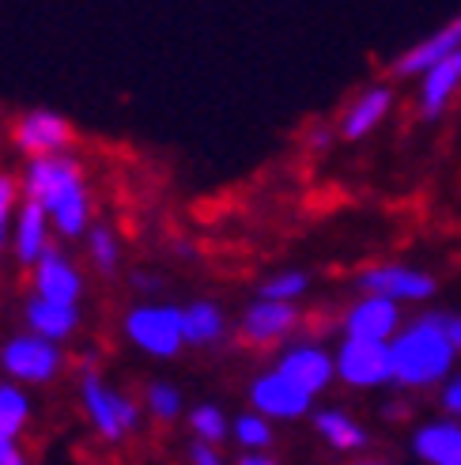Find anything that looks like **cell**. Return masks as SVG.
Listing matches in <instances>:
<instances>
[{
  "instance_id": "cell-21",
  "label": "cell",
  "mask_w": 461,
  "mask_h": 465,
  "mask_svg": "<svg viewBox=\"0 0 461 465\" xmlns=\"http://www.w3.org/2000/svg\"><path fill=\"white\" fill-rule=\"evenodd\" d=\"M314 428H318V435L326 439L333 450H340V454L363 450V447H367V431L352 420V416H344L340 409H321V412H314Z\"/></svg>"
},
{
  "instance_id": "cell-22",
  "label": "cell",
  "mask_w": 461,
  "mask_h": 465,
  "mask_svg": "<svg viewBox=\"0 0 461 465\" xmlns=\"http://www.w3.org/2000/svg\"><path fill=\"white\" fill-rule=\"evenodd\" d=\"M50 223H57V231L64 239H80L83 231H91L87 223H91V197H87V185L83 190H73L68 197H61L50 213Z\"/></svg>"
},
{
  "instance_id": "cell-25",
  "label": "cell",
  "mask_w": 461,
  "mask_h": 465,
  "mask_svg": "<svg viewBox=\"0 0 461 465\" xmlns=\"http://www.w3.org/2000/svg\"><path fill=\"white\" fill-rule=\"evenodd\" d=\"M307 288H310V276L299 272V269H288V272L269 276V281L261 284V292H258V299H265V303H295Z\"/></svg>"
},
{
  "instance_id": "cell-13",
  "label": "cell",
  "mask_w": 461,
  "mask_h": 465,
  "mask_svg": "<svg viewBox=\"0 0 461 465\" xmlns=\"http://www.w3.org/2000/svg\"><path fill=\"white\" fill-rule=\"evenodd\" d=\"M276 375H284L288 382H295L299 390H307L314 398V393H321L333 382L337 363H333V356L326 352V348L295 344V348H288V352L280 356V363H276Z\"/></svg>"
},
{
  "instance_id": "cell-12",
  "label": "cell",
  "mask_w": 461,
  "mask_h": 465,
  "mask_svg": "<svg viewBox=\"0 0 461 465\" xmlns=\"http://www.w3.org/2000/svg\"><path fill=\"white\" fill-rule=\"evenodd\" d=\"M34 295L45 299V303H57V307H76L80 295H83V281L76 265L64 258L57 246H50L42 253V262L34 265Z\"/></svg>"
},
{
  "instance_id": "cell-18",
  "label": "cell",
  "mask_w": 461,
  "mask_h": 465,
  "mask_svg": "<svg viewBox=\"0 0 461 465\" xmlns=\"http://www.w3.org/2000/svg\"><path fill=\"white\" fill-rule=\"evenodd\" d=\"M23 318H27L31 333L50 341V344H61L68 341L76 330H80V311L76 307H57V303H45V299H27V307H23Z\"/></svg>"
},
{
  "instance_id": "cell-3",
  "label": "cell",
  "mask_w": 461,
  "mask_h": 465,
  "mask_svg": "<svg viewBox=\"0 0 461 465\" xmlns=\"http://www.w3.org/2000/svg\"><path fill=\"white\" fill-rule=\"evenodd\" d=\"M125 337L155 360H171L181 352V307L167 303H141L125 314Z\"/></svg>"
},
{
  "instance_id": "cell-19",
  "label": "cell",
  "mask_w": 461,
  "mask_h": 465,
  "mask_svg": "<svg viewBox=\"0 0 461 465\" xmlns=\"http://www.w3.org/2000/svg\"><path fill=\"white\" fill-rule=\"evenodd\" d=\"M461 87V50L450 54L446 61H439L424 76V87H420V118H439L446 110V103L454 99V91Z\"/></svg>"
},
{
  "instance_id": "cell-32",
  "label": "cell",
  "mask_w": 461,
  "mask_h": 465,
  "mask_svg": "<svg viewBox=\"0 0 461 465\" xmlns=\"http://www.w3.org/2000/svg\"><path fill=\"white\" fill-rule=\"evenodd\" d=\"M446 337H450V344L461 352V314H450L446 318Z\"/></svg>"
},
{
  "instance_id": "cell-6",
  "label": "cell",
  "mask_w": 461,
  "mask_h": 465,
  "mask_svg": "<svg viewBox=\"0 0 461 465\" xmlns=\"http://www.w3.org/2000/svg\"><path fill=\"white\" fill-rule=\"evenodd\" d=\"M73 136L76 133H73V125H68V118H61V114H54V110H27V114H19L15 125H12L15 148L31 163L64 155V148L73 144Z\"/></svg>"
},
{
  "instance_id": "cell-4",
  "label": "cell",
  "mask_w": 461,
  "mask_h": 465,
  "mask_svg": "<svg viewBox=\"0 0 461 465\" xmlns=\"http://www.w3.org/2000/svg\"><path fill=\"white\" fill-rule=\"evenodd\" d=\"M0 367L12 382H50L61 375L64 356H61V344H50L34 333H19L8 337L5 348H0Z\"/></svg>"
},
{
  "instance_id": "cell-14",
  "label": "cell",
  "mask_w": 461,
  "mask_h": 465,
  "mask_svg": "<svg viewBox=\"0 0 461 465\" xmlns=\"http://www.w3.org/2000/svg\"><path fill=\"white\" fill-rule=\"evenodd\" d=\"M457 50H461V15L450 19L446 27H439L435 35H427L424 42H417L408 54H401L394 64H389V76H420V73L427 76L435 64L446 61Z\"/></svg>"
},
{
  "instance_id": "cell-36",
  "label": "cell",
  "mask_w": 461,
  "mask_h": 465,
  "mask_svg": "<svg viewBox=\"0 0 461 465\" xmlns=\"http://www.w3.org/2000/svg\"><path fill=\"white\" fill-rule=\"evenodd\" d=\"M5 235H8V227H0V246H5Z\"/></svg>"
},
{
  "instance_id": "cell-16",
  "label": "cell",
  "mask_w": 461,
  "mask_h": 465,
  "mask_svg": "<svg viewBox=\"0 0 461 465\" xmlns=\"http://www.w3.org/2000/svg\"><path fill=\"white\" fill-rule=\"evenodd\" d=\"M389 106H394V91H389L386 84L367 87L363 95H356V103L344 110V118L337 125V136L340 141H363L367 133H375V125H382Z\"/></svg>"
},
{
  "instance_id": "cell-15",
  "label": "cell",
  "mask_w": 461,
  "mask_h": 465,
  "mask_svg": "<svg viewBox=\"0 0 461 465\" xmlns=\"http://www.w3.org/2000/svg\"><path fill=\"white\" fill-rule=\"evenodd\" d=\"M12 246H15V258L19 265H38L42 253L50 250V216L42 213L34 201H19V213L12 220Z\"/></svg>"
},
{
  "instance_id": "cell-34",
  "label": "cell",
  "mask_w": 461,
  "mask_h": 465,
  "mask_svg": "<svg viewBox=\"0 0 461 465\" xmlns=\"http://www.w3.org/2000/svg\"><path fill=\"white\" fill-rule=\"evenodd\" d=\"M329 144V129H310V148H326Z\"/></svg>"
},
{
  "instance_id": "cell-37",
  "label": "cell",
  "mask_w": 461,
  "mask_h": 465,
  "mask_svg": "<svg viewBox=\"0 0 461 465\" xmlns=\"http://www.w3.org/2000/svg\"><path fill=\"white\" fill-rule=\"evenodd\" d=\"M359 465H386V461H359Z\"/></svg>"
},
{
  "instance_id": "cell-5",
  "label": "cell",
  "mask_w": 461,
  "mask_h": 465,
  "mask_svg": "<svg viewBox=\"0 0 461 465\" xmlns=\"http://www.w3.org/2000/svg\"><path fill=\"white\" fill-rule=\"evenodd\" d=\"M19 190H23V201H34L42 213H50L61 197H68L73 190H83V167L73 155L34 159L27 174H23Z\"/></svg>"
},
{
  "instance_id": "cell-33",
  "label": "cell",
  "mask_w": 461,
  "mask_h": 465,
  "mask_svg": "<svg viewBox=\"0 0 461 465\" xmlns=\"http://www.w3.org/2000/svg\"><path fill=\"white\" fill-rule=\"evenodd\" d=\"M239 465H280L276 458H269V454H242V461Z\"/></svg>"
},
{
  "instance_id": "cell-10",
  "label": "cell",
  "mask_w": 461,
  "mask_h": 465,
  "mask_svg": "<svg viewBox=\"0 0 461 465\" xmlns=\"http://www.w3.org/2000/svg\"><path fill=\"white\" fill-rule=\"evenodd\" d=\"M299 330V307L295 303H250L242 322H239V341L246 348H265V344H276Z\"/></svg>"
},
{
  "instance_id": "cell-9",
  "label": "cell",
  "mask_w": 461,
  "mask_h": 465,
  "mask_svg": "<svg viewBox=\"0 0 461 465\" xmlns=\"http://www.w3.org/2000/svg\"><path fill=\"white\" fill-rule=\"evenodd\" d=\"M401 333V307L378 295H363L344 314V337L367 344H389Z\"/></svg>"
},
{
  "instance_id": "cell-26",
  "label": "cell",
  "mask_w": 461,
  "mask_h": 465,
  "mask_svg": "<svg viewBox=\"0 0 461 465\" xmlns=\"http://www.w3.org/2000/svg\"><path fill=\"white\" fill-rule=\"evenodd\" d=\"M230 431H235V439L246 447V454H265V447L272 443V428H269L265 416H258V412H242V416H235Z\"/></svg>"
},
{
  "instance_id": "cell-35",
  "label": "cell",
  "mask_w": 461,
  "mask_h": 465,
  "mask_svg": "<svg viewBox=\"0 0 461 465\" xmlns=\"http://www.w3.org/2000/svg\"><path fill=\"white\" fill-rule=\"evenodd\" d=\"M132 281H136V288H141V292H155V288H159V281H155V276H144V272H136Z\"/></svg>"
},
{
  "instance_id": "cell-31",
  "label": "cell",
  "mask_w": 461,
  "mask_h": 465,
  "mask_svg": "<svg viewBox=\"0 0 461 465\" xmlns=\"http://www.w3.org/2000/svg\"><path fill=\"white\" fill-rule=\"evenodd\" d=\"M0 465H27V454L12 439H0Z\"/></svg>"
},
{
  "instance_id": "cell-20",
  "label": "cell",
  "mask_w": 461,
  "mask_h": 465,
  "mask_svg": "<svg viewBox=\"0 0 461 465\" xmlns=\"http://www.w3.org/2000/svg\"><path fill=\"white\" fill-rule=\"evenodd\" d=\"M223 330H227V318L216 303H209V299H197V303L181 307V337H186V344L209 348L223 337Z\"/></svg>"
},
{
  "instance_id": "cell-30",
  "label": "cell",
  "mask_w": 461,
  "mask_h": 465,
  "mask_svg": "<svg viewBox=\"0 0 461 465\" xmlns=\"http://www.w3.org/2000/svg\"><path fill=\"white\" fill-rule=\"evenodd\" d=\"M443 409L450 416H461V375H454L446 386H443Z\"/></svg>"
},
{
  "instance_id": "cell-27",
  "label": "cell",
  "mask_w": 461,
  "mask_h": 465,
  "mask_svg": "<svg viewBox=\"0 0 461 465\" xmlns=\"http://www.w3.org/2000/svg\"><path fill=\"white\" fill-rule=\"evenodd\" d=\"M190 428L197 435V443L216 447V443H223V439H227V416L216 405H197L190 412Z\"/></svg>"
},
{
  "instance_id": "cell-2",
  "label": "cell",
  "mask_w": 461,
  "mask_h": 465,
  "mask_svg": "<svg viewBox=\"0 0 461 465\" xmlns=\"http://www.w3.org/2000/svg\"><path fill=\"white\" fill-rule=\"evenodd\" d=\"M80 398H83L87 420L95 424V431L106 439V443H118V439H125L129 431L141 428V405H136L132 398H125V393L110 390L95 367L83 371Z\"/></svg>"
},
{
  "instance_id": "cell-28",
  "label": "cell",
  "mask_w": 461,
  "mask_h": 465,
  "mask_svg": "<svg viewBox=\"0 0 461 465\" xmlns=\"http://www.w3.org/2000/svg\"><path fill=\"white\" fill-rule=\"evenodd\" d=\"M144 405H148V412L155 416V420L171 424L174 416L181 412V393H178V386H171V382H152V386L144 390Z\"/></svg>"
},
{
  "instance_id": "cell-17",
  "label": "cell",
  "mask_w": 461,
  "mask_h": 465,
  "mask_svg": "<svg viewBox=\"0 0 461 465\" xmlns=\"http://www.w3.org/2000/svg\"><path fill=\"white\" fill-rule=\"evenodd\" d=\"M412 450L427 465H461V424L457 420H435L412 435Z\"/></svg>"
},
{
  "instance_id": "cell-23",
  "label": "cell",
  "mask_w": 461,
  "mask_h": 465,
  "mask_svg": "<svg viewBox=\"0 0 461 465\" xmlns=\"http://www.w3.org/2000/svg\"><path fill=\"white\" fill-rule=\"evenodd\" d=\"M31 420V401L15 382H0V439H19Z\"/></svg>"
},
{
  "instance_id": "cell-24",
  "label": "cell",
  "mask_w": 461,
  "mask_h": 465,
  "mask_svg": "<svg viewBox=\"0 0 461 465\" xmlns=\"http://www.w3.org/2000/svg\"><path fill=\"white\" fill-rule=\"evenodd\" d=\"M87 253H91V265H95L103 276H113V272H118L122 246H118V235H113L106 223H95V227L87 231Z\"/></svg>"
},
{
  "instance_id": "cell-11",
  "label": "cell",
  "mask_w": 461,
  "mask_h": 465,
  "mask_svg": "<svg viewBox=\"0 0 461 465\" xmlns=\"http://www.w3.org/2000/svg\"><path fill=\"white\" fill-rule=\"evenodd\" d=\"M250 401H253V412L265 416V420H269V416H276V420H295V416H307L314 398L307 390H299L295 382H288L284 375L269 371V375L253 379Z\"/></svg>"
},
{
  "instance_id": "cell-7",
  "label": "cell",
  "mask_w": 461,
  "mask_h": 465,
  "mask_svg": "<svg viewBox=\"0 0 461 465\" xmlns=\"http://www.w3.org/2000/svg\"><path fill=\"white\" fill-rule=\"evenodd\" d=\"M333 363H337V379H344L356 390L394 382V356H389V344H367V341L344 337Z\"/></svg>"
},
{
  "instance_id": "cell-29",
  "label": "cell",
  "mask_w": 461,
  "mask_h": 465,
  "mask_svg": "<svg viewBox=\"0 0 461 465\" xmlns=\"http://www.w3.org/2000/svg\"><path fill=\"white\" fill-rule=\"evenodd\" d=\"M190 461L193 465H223V458H220V450L216 447H209V443H190Z\"/></svg>"
},
{
  "instance_id": "cell-8",
  "label": "cell",
  "mask_w": 461,
  "mask_h": 465,
  "mask_svg": "<svg viewBox=\"0 0 461 465\" xmlns=\"http://www.w3.org/2000/svg\"><path fill=\"white\" fill-rule=\"evenodd\" d=\"M367 295H378V299H389V303H420V299H431L435 295V276L420 272V269H408V265H371L359 272L356 281Z\"/></svg>"
},
{
  "instance_id": "cell-1",
  "label": "cell",
  "mask_w": 461,
  "mask_h": 465,
  "mask_svg": "<svg viewBox=\"0 0 461 465\" xmlns=\"http://www.w3.org/2000/svg\"><path fill=\"white\" fill-rule=\"evenodd\" d=\"M389 356H394V382L408 390L435 386L450 375L457 360V348L446 337V318L443 314H424L389 341Z\"/></svg>"
}]
</instances>
